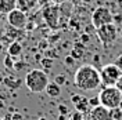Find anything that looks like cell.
Segmentation results:
<instances>
[{
    "instance_id": "cell-22",
    "label": "cell",
    "mask_w": 122,
    "mask_h": 120,
    "mask_svg": "<svg viewBox=\"0 0 122 120\" xmlns=\"http://www.w3.org/2000/svg\"><path fill=\"white\" fill-rule=\"evenodd\" d=\"M25 68V62H21V61H17L14 65V70H21Z\"/></svg>"
},
{
    "instance_id": "cell-33",
    "label": "cell",
    "mask_w": 122,
    "mask_h": 120,
    "mask_svg": "<svg viewBox=\"0 0 122 120\" xmlns=\"http://www.w3.org/2000/svg\"><path fill=\"white\" fill-rule=\"evenodd\" d=\"M119 109L122 111V99H121V104H119Z\"/></svg>"
},
{
    "instance_id": "cell-2",
    "label": "cell",
    "mask_w": 122,
    "mask_h": 120,
    "mask_svg": "<svg viewBox=\"0 0 122 120\" xmlns=\"http://www.w3.org/2000/svg\"><path fill=\"white\" fill-rule=\"evenodd\" d=\"M25 86L30 92H43L49 84V76L43 69H32L25 76Z\"/></svg>"
},
{
    "instance_id": "cell-30",
    "label": "cell",
    "mask_w": 122,
    "mask_h": 120,
    "mask_svg": "<svg viewBox=\"0 0 122 120\" xmlns=\"http://www.w3.org/2000/svg\"><path fill=\"white\" fill-rule=\"evenodd\" d=\"M58 120H67V117H65L64 115H60V116H58Z\"/></svg>"
},
{
    "instance_id": "cell-14",
    "label": "cell",
    "mask_w": 122,
    "mask_h": 120,
    "mask_svg": "<svg viewBox=\"0 0 122 120\" xmlns=\"http://www.w3.org/2000/svg\"><path fill=\"white\" fill-rule=\"evenodd\" d=\"M83 54H85V51H83V44L79 42V43H76L75 46H74V48H72V51H71V57L74 58V60H82V57H83Z\"/></svg>"
},
{
    "instance_id": "cell-20",
    "label": "cell",
    "mask_w": 122,
    "mask_h": 120,
    "mask_svg": "<svg viewBox=\"0 0 122 120\" xmlns=\"http://www.w3.org/2000/svg\"><path fill=\"white\" fill-rule=\"evenodd\" d=\"M89 42H90V36H89L87 33H83V35L81 36V43H82V44H87Z\"/></svg>"
},
{
    "instance_id": "cell-3",
    "label": "cell",
    "mask_w": 122,
    "mask_h": 120,
    "mask_svg": "<svg viewBox=\"0 0 122 120\" xmlns=\"http://www.w3.org/2000/svg\"><path fill=\"white\" fill-rule=\"evenodd\" d=\"M99 98H100V104L101 105L112 111V109L119 108V104H121V99H122V92L115 86L104 87L100 91Z\"/></svg>"
},
{
    "instance_id": "cell-21",
    "label": "cell",
    "mask_w": 122,
    "mask_h": 120,
    "mask_svg": "<svg viewBox=\"0 0 122 120\" xmlns=\"http://www.w3.org/2000/svg\"><path fill=\"white\" fill-rule=\"evenodd\" d=\"M58 112H60V115H64V116H67L69 111H68V108H67L65 105H60V106H58Z\"/></svg>"
},
{
    "instance_id": "cell-15",
    "label": "cell",
    "mask_w": 122,
    "mask_h": 120,
    "mask_svg": "<svg viewBox=\"0 0 122 120\" xmlns=\"http://www.w3.org/2000/svg\"><path fill=\"white\" fill-rule=\"evenodd\" d=\"M15 62H17V61H15V58H13V57H11V55H8V54L4 57V68H6V69L13 70V69H14Z\"/></svg>"
},
{
    "instance_id": "cell-32",
    "label": "cell",
    "mask_w": 122,
    "mask_h": 120,
    "mask_svg": "<svg viewBox=\"0 0 122 120\" xmlns=\"http://www.w3.org/2000/svg\"><path fill=\"white\" fill-rule=\"evenodd\" d=\"M1 82H4V76L0 73V83H1Z\"/></svg>"
},
{
    "instance_id": "cell-7",
    "label": "cell",
    "mask_w": 122,
    "mask_h": 120,
    "mask_svg": "<svg viewBox=\"0 0 122 120\" xmlns=\"http://www.w3.org/2000/svg\"><path fill=\"white\" fill-rule=\"evenodd\" d=\"M7 22L14 29H24L28 25V15L26 13L15 8L10 14H7Z\"/></svg>"
},
{
    "instance_id": "cell-9",
    "label": "cell",
    "mask_w": 122,
    "mask_h": 120,
    "mask_svg": "<svg viewBox=\"0 0 122 120\" xmlns=\"http://www.w3.org/2000/svg\"><path fill=\"white\" fill-rule=\"evenodd\" d=\"M71 101H72V104L76 108V111L78 112H85L87 108H89V99L83 95H79V94H74L72 97H71Z\"/></svg>"
},
{
    "instance_id": "cell-24",
    "label": "cell",
    "mask_w": 122,
    "mask_h": 120,
    "mask_svg": "<svg viewBox=\"0 0 122 120\" xmlns=\"http://www.w3.org/2000/svg\"><path fill=\"white\" fill-rule=\"evenodd\" d=\"M114 64H115V65H117V66H118V68H119V69L122 70V54L119 55V57H118V58H117V60H115Z\"/></svg>"
},
{
    "instance_id": "cell-35",
    "label": "cell",
    "mask_w": 122,
    "mask_h": 120,
    "mask_svg": "<svg viewBox=\"0 0 122 120\" xmlns=\"http://www.w3.org/2000/svg\"><path fill=\"white\" fill-rule=\"evenodd\" d=\"M54 1H57V3H61V1H64V0H54Z\"/></svg>"
},
{
    "instance_id": "cell-5",
    "label": "cell",
    "mask_w": 122,
    "mask_h": 120,
    "mask_svg": "<svg viewBox=\"0 0 122 120\" xmlns=\"http://www.w3.org/2000/svg\"><path fill=\"white\" fill-rule=\"evenodd\" d=\"M118 28L114 22L112 23H108V25H104V26H100L96 29V35L99 40L103 43L104 47L107 46H111L115 43V40L118 39Z\"/></svg>"
},
{
    "instance_id": "cell-25",
    "label": "cell",
    "mask_w": 122,
    "mask_h": 120,
    "mask_svg": "<svg viewBox=\"0 0 122 120\" xmlns=\"http://www.w3.org/2000/svg\"><path fill=\"white\" fill-rule=\"evenodd\" d=\"M24 117H22V115L21 113H13V116H11V120H22Z\"/></svg>"
},
{
    "instance_id": "cell-8",
    "label": "cell",
    "mask_w": 122,
    "mask_h": 120,
    "mask_svg": "<svg viewBox=\"0 0 122 120\" xmlns=\"http://www.w3.org/2000/svg\"><path fill=\"white\" fill-rule=\"evenodd\" d=\"M90 120H114L111 109L100 105L90 111Z\"/></svg>"
},
{
    "instance_id": "cell-12",
    "label": "cell",
    "mask_w": 122,
    "mask_h": 120,
    "mask_svg": "<svg viewBox=\"0 0 122 120\" xmlns=\"http://www.w3.org/2000/svg\"><path fill=\"white\" fill-rule=\"evenodd\" d=\"M45 91L50 98H58L61 95V86H58L56 82H50Z\"/></svg>"
},
{
    "instance_id": "cell-1",
    "label": "cell",
    "mask_w": 122,
    "mask_h": 120,
    "mask_svg": "<svg viewBox=\"0 0 122 120\" xmlns=\"http://www.w3.org/2000/svg\"><path fill=\"white\" fill-rule=\"evenodd\" d=\"M74 83L79 90L92 91L96 90L101 86V77L100 70L90 64H85L78 68V70L74 75Z\"/></svg>"
},
{
    "instance_id": "cell-4",
    "label": "cell",
    "mask_w": 122,
    "mask_h": 120,
    "mask_svg": "<svg viewBox=\"0 0 122 120\" xmlns=\"http://www.w3.org/2000/svg\"><path fill=\"white\" fill-rule=\"evenodd\" d=\"M121 76H122V70L115 64H107L100 70L101 86H104V87L117 86V83H118Z\"/></svg>"
},
{
    "instance_id": "cell-28",
    "label": "cell",
    "mask_w": 122,
    "mask_h": 120,
    "mask_svg": "<svg viewBox=\"0 0 122 120\" xmlns=\"http://www.w3.org/2000/svg\"><path fill=\"white\" fill-rule=\"evenodd\" d=\"M6 108V104H4V99L0 98V109H4Z\"/></svg>"
},
{
    "instance_id": "cell-31",
    "label": "cell",
    "mask_w": 122,
    "mask_h": 120,
    "mask_svg": "<svg viewBox=\"0 0 122 120\" xmlns=\"http://www.w3.org/2000/svg\"><path fill=\"white\" fill-rule=\"evenodd\" d=\"M35 60H36V61H39V60H42V57H40L39 54H36V55H35Z\"/></svg>"
},
{
    "instance_id": "cell-10",
    "label": "cell",
    "mask_w": 122,
    "mask_h": 120,
    "mask_svg": "<svg viewBox=\"0 0 122 120\" xmlns=\"http://www.w3.org/2000/svg\"><path fill=\"white\" fill-rule=\"evenodd\" d=\"M38 6V0H17V8L24 13H29Z\"/></svg>"
},
{
    "instance_id": "cell-17",
    "label": "cell",
    "mask_w": 122,
    "mask_h": 120,
    "mask_svg": "<svg viewBox=\"0 0 122 120\" xmlns=\"http://www.w3.org/2000/svg\"><path fill=\"white\" fill-rule=\"evenodd\" d=\"M13 77L10 76V77H4V83L7 84V86H11V88H17V87H20V79H14V80H11Z\"/></svg>"
},
{
    "instance_id": "cell-16",
    "label": "cell",
    "mask_w": 122,
    "mask_h": 120,
    "mask_svg": "<svg viewBox=\"0 0 122 120\" xmlns=\"http://www.w3.org/2000/svg\"><path fill=\"white\" fill-rule=\"evenodd\" d=\"M40 65L45 69V72L47 73V70H50L51 66H53V60H51V58H42V60H40Z\"/></svg>"
},
{
    "instance_id": "cell-36",
    "label": "cell",
    "mask_w": 122,
    "mask_h": 120,
    "mask_svg": "<svg viewBox=\"0 0 122 120\" xmlns=\"http://www.w3.org/2000/svg\"><path fill=\"white\" fill-rule=\"evenodd\" d=\"M39 120H46V119H45V117H42V119H39Z\"/></svg>"
},
{
    "instance_id": "cell-23",
    "label": "cell",
    "mask_w": 122,
    "mask_h": 120,
    "mask_svg": "<svg viewBox=\"0 0 122 120\" xmlns=\"http://www.w3.org/2000/svg\"><path fill=\"white\" fill-rule=\"evenodd\" d=\"M65 64H67V65H68V66H72V65H74V64H75V60H74V58H72V57H71V55H68V57H65Z\"/></svg>"
},
{
    "instance_id": "cell-18",
    "label": "cell",
    "mask_w": 122,
    "mask_h": 120,
    "mask_svg": "<svg viewBox=\"0 0 122 120\" xmlns=\"http://www.w3.org/2000/svg\"><path fill=\"white\" fill-rule=\"evenodd\" d=\"M54 82L57 83L58 86H61V87H62V86L67 83V76L64 75V73H62V75H57L56 77H54Z\"/></svg>"
},
{
    "instance_id": "cell-34",
    "label": "cell",
    "mask_w": 122,
    "mask_h": 120,
    "mask_svg": "<svg viewBox=\"0 0 122 120\" xmlns=\"http://www.w3.org/2000/svg\"><path fill=\"white\" fill-rule=\"evenodd\" d=\"M119 36L122 37V28H121V30H119Z\"/></svg>"
},
{
    "instance_id": "cell-29",
    "label": "cell",
    "mask_w": 122,
    "mask_h": 120,
    "mask_svg": "<svg viewBox=\"0 0 122 120\" xmlns=\"http://www.w3.org/2000/svg\"><path fill=\"white\" fill-rule=\"evenodd\" d=\"M3 48H4V43L1 42V39H0V53L3 51Z\"/></svg>"
},
{
    "instance_id": "cell-19",
    "label": "cell",
    "mask_w": 122,
    "mask_h": 120,
    "mask_svg": "<svg viewBox=\"0 0 122 120\" xmlns=\"http://www.w3.org/2000/svg\"><path fill=\"white\" fill-rule=\"evenodd\" d=\"M100 98L99 97H93V98H89V106H90L92 109L93 108H96V106H100Z\"/></svg>"
},
{
    "instance_id": "cell-27",
    "label": "cell",
    "mask_w": 122,
    "mask_h": 120,
    "mask_svg": "<svg viewBox=\"0 0 122 120\" xmlns=\"http://www.w3.org/2000/svg\"><path fill=\"white\" fill-rule=\"evenodd\" d=\"M115 3H117L118 10H121V11H122V0H115Z\"/></svg>"
},
{
    "instance_id": "cell-11",
    "label": "cell",
    "mask_w": 122,
    "mask_h": 120,
    "mask_svg": "<svg viewBox=\"0 0 122 120\" xmlns=\"http://www.w3.org/2000/svg\"><path fill=\"white\" fill-rule=\"evenodd\" d=\"M17 8V0H0V14L7 15Z\"/></svg>"
},
{
    "instance_id": "cell-13",
    "label": "cell",
    "mask_w": 122,
    "mask_h": 120,
    "mask_svg": "<svg viewBox=\"0 0 122 120\" xmlns=\"http://www.w3.org/2000/svg\"><path fill=\"white\" fill-rule=\"evenodd\" d=\"M22 53V44L17 40H13L8 46V55H11L13 58H20V55Z\"/></svg>"
},
{
    "instance_id": "cell-6",
    "label": "cell",
    "mask_w": 122,
    "mask_h": 120,
    "mask_svg": "<svg viewBox=\"0 0 122 120\" xmlns=\"http://www.w3.org/2000/svg\"><path fill=\"white\" fill-rule=\"evenodd\" d=\"M112 22H114V14L111 13V10L108 7L100 6L92 13V23H93V26L96 29Z\"/></svg>"
},
{
    "instance_id": "cell-26",
    "label": "cell",
    "mask_w": 122,
    "mask_h": 120,
    "mask_svg": "<svg viewBox=\"0 0 122 120\" xmlns=\"http://www.w3.org/2000/svg\"><path fill=\"white\" fill-rule=\"evenodd\" d=\"M115 87H118V90L122 92V76L119 77V80H118V83H117V86H115Z\"/></svg>"
}]
</instances>
